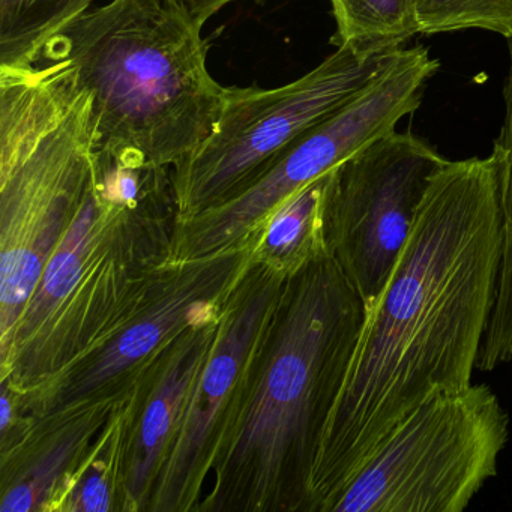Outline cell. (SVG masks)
I'll list each match as a JSON object with an SVG mask.
<instances>
[{
  "instance_id": "cell-1",
  "label": "cell",
  "mask_w": 512,
  "mask_h": 512,
  "mask_svg": "<svg viewBox=\"0 0 512 512\" xmlns=\"http://www.w3.org/2000/svg\"><path fill=\"white\" fill-rule=\"evenodd\" d=\"M502 244L496 154L446 161L385 289L365 313L314 464L311 512H326L422 401L472 385L496 301Z\"/></svg>"
},
{
  "instance_id": "cell-2",
  "label": "cell",
  "mask_w": 512,
  "mask_h": 512,
  "mask_svg": "<svg viewBox=\"0 0 512 512\" xmlns=\"http://www.w3.org/2000/svg\"><path fill=\"white\" fill-rule=\"evenodd\" d=\"M364 317L361 296L329 254L287 275L197 512H311L314 464Z\"/></svg>"
},
{
  "instance_id": "cell-3",
  "label": "cell",
  "mask_w": 512,
  "mask_h": 512,
  "mask_svg": "<svg viewBox=\"0 0 512 512\" xmlns=\"http://www.w3.org/2000/svg\"><path fill=\"white\" fill-rule=\"evenodd\" d=\"M172 167L95 169L70 229L0 349V382L26 394L106 343L172 262Z\"/></svg>"
},
{
  "instance_id": "cell-4",
  "label": "cell",
  "mask_w": 512,
  "mask_h": 512,
  "mask_svg": "<svg viewBox=\"0 0 512 512\" xmlns=\"http://www.w3.org/2000/svg\"><path fill=\"white\" fill-rule=\"evenodd\" d=\"M202 29L178 0H112L55 35L40 61L91 97L98 145L173 167L211 134L226 103Z\"/></svg>"
},
{
  "instance_id": "cell-5",
  "label": "cell",
  "mask_w": 512,
  "mask_h": 512,
  "mask_svg": "<svg viewBox=\"0 0 512 512\" xmlns=\"http://www.w3.org/2000/svg\"><path fill=\"white\" fill-rule=\"evenodd\" d=\"M92 100L62 71L0 68V349L94 179Z\"/></svg>"
},
{
  "instance_id": "cell-6",
  "label": "cell",
  "mask_w": 512,
  "mask_h": 512,
  "mask_svg": "<svg viewBox=\"0 0 512 512\" xmlns=\"http://www.w3.org/2000/svg\"><path fill=\"white\" fill-rule=\"evenodd\" d=\"M509 418L493 389L436 392L404 416L326 512H461L496 476Z\"/></svg>"
},
{
  "instance_id": "cell-7",
  "label": "cell",
  "mask_w": 512,
  "mask_h": 512,
  "mask_svg": "<svg viewBox=\"0 0 512 512\" xmlns=\"http://www.w3.org/2000/svg\"><path fill=\"white\" fill-rule=\"evenodd\" d=\"M401 50L365 53L337 47L289 85L227 88L211 134L172 167L178 223L247 190L305 133L385 73Z\"/></svg>"
},
{
  "instance_id": "cell-8",
  "label": "cell",
  "mask_w": 512,
  "mask_h": 512,
  "mask_svg": "<svg viewBox=\"0 0 512 512\" xmlns=\"http://www.w3.org/2000/svg\"><path fill=\"white\" fill-rule=\"evenodd\" d=\"M437 70L439 62L424 47L401 50L385 73L305 133L247 190L176 223L173 260L200 259L257 241L280 203L394 133L398 121L418 109L425 83Z\"/></svg>"
},
{
  "instance_id": "cell-9",
  "label": "cell",
  "mask_w": 512,
  "mask_h": 512,
  "mask_svg": "<svg viewBox=\"0 0 512 512\" xmlns=\"http://www.w3.org/2000/svg\"><path fill=\"white\" fill-rule=\"evenodd\" d=\"M256 241L193 260H172L133 316L97 350L44 385L17 394L19 412L50 418L124 398L179 332L217 313L254 257Z\"/></svg>"
},
{
  "instance_id": "cell-10",
  "label": "cell",
  "mask_w": 512,
  "mask_h": 512,
  "mask_svg": "<svg viewBox=\"0 0 512 512\" xmlns=\"http://www.w3.org/2000/svg\"><path fill=\"white\" fill-rule=\"evenodd\" d=\"M445 164L424 140L394 131L332 170L326 245L361 296L365 313L385 289L431 179Z\"/></svg>"
},
{
  "instance_id": "cell-11",
  "label": "cell",
  "mask_w": 512,
  "mask_h": 512,
  "mask_svg": "<svg viewBox=\"0 0 512 512\" xmlns=\"http://www.w3.org/2000/svg\"><path fill=\"white\" fill-rule=\"evenodd\" d=\"M289 274L253 257L224 299L214 344L194 380L146 512H197L245 365Z\"/></svg>"
},
{
  "instance_id": "cell-12",
  "label": "cell",
  "mask_w": 512,
  "mask_h": 512,
  "mask_svg": "<svg viewBox=\"0 0 512 512\" xmlns=\"http://www.w3.org/2000/svg\"><path fill=\"white\" fill-rule=\"evenodd\" d=\"M220 308L179 332L134 385L122 512L148 511L158 472L178 430L194 380L214 344Z\"/></svg>"
},
{
  "instance_id": "cell-13",
  "label": "cell",
  "mask_w": 512,
  "mask_h": 512,
  "mask_svg": "<svg viewBox=\"0 0 512 512\" xmlns=\"http://www.w3.org/2000/svg\"><path fill=\"white\" fill-rule=\"evenodd\" d=\"M124 398L50 418L25 416L19 442L0 452V512H55L71 476Z\"/></svg>"
},
{
  "instance_id": "cell-14",
  "label": "cell",
  "mask_w": 512,
  "mask_h": 512,
  "mask_svg": "<svg viewBox=\"0 0 512 512\" xmlns=\"http://www.w3.org/2000/svg\"><path fill=\"white\" fill-rule=\"evenodd\" d=\"M331 172L293 193L269 215L254 244L256 259L292 272L314 257L329 254L326 190Z\"/></svg>"
},
{
  "instance_id": "cell-15",
  "label": "cell",
  "mask_w": 512,
  "mask_h": 512,
  "mask_svg": "<svg viewBox=\"0 0 512 512\" xmlns=\"http://www.w3.org/2000/svg\"><path fill=\"white\" fill-rule=\"evenodd\" d=\"M130 419L131 394L116 406L95 437L55 512H122Z\"/></svg>"
},
{
  "instance_id": "cell-16",
  "label": "cell",
  "mask_w": 512,
  "mask_h": 512,
  "mask_svg": "<svg viewBox=\"0 0 512 512\" xmlns=\"http://www.w3.org/2000/svg\"><path fill=\"white\" fill-rule=\"evenodd\" d=\"M509 62L508 79L503 91L505 119L493 148L499 161L503 244L496 301L479 353V364L487 370L512 361V38L509 40Z\"/></svg>"
},
{
  "instance_id": "cell-17",
  "label": "cell",
  "mask_w": 512,
  "mask_h": 512,
  "mask_svg": "<svg viewBox=\"0 0 512 512\" xmlns=\"http://www.w3.org/2000/svg\"><path fill=\"white\" fill-rule=\"evenodd\" d=\"M92 4L94 0H0V68L34 67L46 44Z\"/></svg>"
},
{
  "instance_id": "cell-18",
  "label": "cell",
  "mask_w": 512,
  "mask_h": 512,
  "mask_svg": "<svg viewBox=\"0 0 512 512\" xmlns=\"http://www.w3.org/2000/svg\"><path fill=\"white\" fill-rule=\"evenodd\" d=\"M337 25L332 44L365 53L400 50L419 34L413 0H329Z\"/></svg>"
},
{
  "instance_id": "cell-19",
  "label": "cell",
  "mask_w": 512,
  "mask_h": 512,
  "mask_svg": "<svg viewBox=\"0 0 512 512\" xmlns=\"http://www.w3.org/2000/svg\"><path fill=\"white\" fill-rule=\"evenodd\" d=\"M419 34L482 29L512 38V0H413Z\"/></svg>"
},
{
  "instance_id": "cell-20",
  "label": "cell",
  "mask_w": 512,
  "mask_h": 512,
  "mask_svg": "<svg viewBox=\"0 0 512 512\" xmlns=\"http://www.w3.org/2000/svg\"><path fill=\"white\" fill-rule=\"evenodd\" d=\"M179 4L194 17V20L205 26L209 19L220 13L224 7L239 2V0H178ZM257 4H262L265 0H253Z\"/></svg>"
}]
</instances>
